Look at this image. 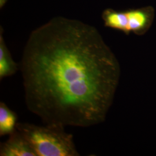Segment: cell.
I'll use <instances>...</instances> for the list:
<instances>
[{
	"label": "cell",
	"instance_id": "1",
	"mask_svg": "<svg viewBox=\"0 0 156 156\" xmlns=\"http://www.w3.org/2000/svg\"><path fill=\"white\" fill-rule=\"evenodd\" d=\"M28 110L45 124L87 127L103 122L120 68L96 28L56 17L34 30L19 65Z\"/></svg>",
	"mask_w": 156,
	"mask_h": 156
},
{
	"label": "cell",
	"instance_id": "2",
	"mask_svg": "<svg viewBox=\"0 0 156 156\" xmlns=\"http://www.w3.org/2000/svg\"><path fill=\"white\" fill-rule=\"evenodd\" d=\"M16 128L28 140L37 156H78L73 135L55 124L37 126L17 123Z\"/></svg>",
	"mask_w": 156,
	"mask_h": 156
},
{
	"label": "cell",
	"instance_id": "3",
	"mask_svg": "<svg viewBox=\"0 0 156 156\" xmlns=\"http://www.w3.org/2000/svg\"><path fill=\"white\" fill-rule=\"evenodd\" d=\"M155 16L154 8L151 6H144L124 11L108 8L102 13L105 27L120 31L129 35L145 34L151 27Z\"/></svg>",
	"mask_w": 156,
	"mask_h": 156
},
{
	"label": "cell",
	"instance_id": "4",
	"mask_svg": "<svg viewBox=\"0 0 156 156\" xmlns=\"http://www.w3.org/2000/svg\"><path fill=\"white\" fill-rule=\"evenodd\" d=\"M9 138L1 144V156H37L28 140L16 128L9 135Z\"/></svg>",
	"mask_w": 156,
	"mask_h": 156
},
{
	"label": "cell",
	"instance_id": "5",
	"mask_svg": "<svg viewBox=\"0 0 156 156\" xmlns=\"http://www.w3.org/2000/svg\"><path fill=\"white\" fill-rule=\"evenodd\" d=\"M18 66L12 59L11 55L6 46L2 29L0 34V79L10 76L18 71Z\"/></svg>",
	"mask_w": 156,
	"mask_h": 156
},
{
	"label": "cell",
	"instance_id": "6",
	"mask_svg": "<svg viewBox=\"0 0 156 156\" xmlns=\"http://www.w3.org/2000/svg\"><path fill=\"white\" fill-rule=\"evenodd\" d=\"M16 114L4 102L0 104V135H9L16 129Z\"/></svg>",
	"mask_w": 156,
	"mask_h": 156
},
{
	"label": "cell",
	"instance_id": "7",
	"mask_svg": "<svg viewBox=\"0 0 156 156\" xmlns=\"http://www.w3.org/2000/svg\"><path fill=\"white\" fill-rule=\"evenodd\" d=\"M7 0H1L0 1V5H1V7L5 5L6 2Z\"/></svg>",
	"mask_w": 156,
	"mask_h": 156
}]
</instances>
